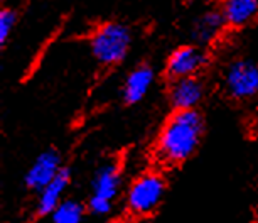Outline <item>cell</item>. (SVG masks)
I'll use <instances>...</instances> for the list:
<instances>
[{"instance_id":"cell-14","label":"cell","mask_w":258,"mask_h":223,"mask_svg":"<svg viewBox=\"0 0 258 223\" xmlns=\"http://www.w3.org/2000/svg\"><path fill=\"white\" fill-rule=\"evenodd\" d=\"M16 21H17V16L16 12L11 11V9H4L0 12V44H6L7 39L11 37V32L14 31L16 27Z\"/></svg>"},{"instance_id":"cell-12","label":"cell","mask_w":258,"mask_h":223,"mask_svg":"<svg viewBox=\"0 0 258 223\" xmlns=\"http://www.w3.org/2000/svg\"><path fill=\"white\" fill-rule=\"evenodd\" d=\"M225 26H226V22L221 12L209 11L206 14H203V16L194 22L192 37L199 44H208V42H211L213 39H216V37L220 36Z\"/></svg>"},{"instance_id":"cell-6","label":"cell","mask_w":258,"mask_h":223,"mask_svg":"<svg viewBox=\"0 0 258 223\" xmlns=\"http://www.w3.org/2000/svg\"><path fill=\"white\" fill-rule=\"evenodd\" d=\"M206 65V54L199 46H181L170 52L167 60V75L172 80L198 76Z\"/></svg>"},{"instance_id":"cell-9","label":"cell","mask_w":258,"mask_h":223,"mask_svg":"<svg viewBox=\"0 0 258 223\" xmlns=\"http://www.w3.org/2000/svg\"><path fill=\"white\" fill-rule=\"evenodd\" d=\"M70 179H71L70 171L62 168L59 174L47 184L44 190L39 191V200H37V215L39 216L51 215V213L56 210L57 205H59L62 200V195H64L68 184H70Z\"/></svg>"},{"instance_id":"cell-2","label":"cell","mask_w":258,"mask_h":223,"mask_svg":"<svg viewBox=\"0 0 258 223\" xmlns=\"http://www.w3.org/2000/svg\"><path fill=\"white\" fill-rule=\"evenodd\" d=\"M130 44H132V34L128 27L120 22L101 24L90 37L91 52L105 66H113L123 61Z\"/></svg>"},{"instance_id":"cell-7","label":"cell","mask_w":258,"mask_h":223,"mask_svg":"<svg viewBox=\"0 0 258 223\" xmlns=\"http://www.w3.org/2000/svg\"><path fill=\"white\" fill-rule=\"evenodd\" d=\"M61 157L56 151H44L39 154L26 174V184L34 191H42L61 171Z\"/></svg>"},{"instance_id":"cell-8","label":"cell","mask_w":258,"mask_h":223,"mask_svg":"<svg viewBox=\"0 0 258 223\" xmlns=\"http://www.w3.org/2000/svg\"><path fill=\"white\" fill-rule=\"evenodd\" d=\"M204 98V83L198 76L172 80L169 88V100L174 110H196Z\"/></svg>"},{"instance_id":"cell-4","label":"cell","mask_w":258,"mask_h":223,"mask_svg":"<svg viewBox=\"0 0 258 223\" xmlns=\"http://www.w3.org/2000/svg\"><path fill=\"white\" fill-rule=\"evenodd\" d=\"M120 191V168L115 161L103 164L93 178L91 184L90 210L95 215H106L111 210L113 200Z\"/></svg>"},{"instance_id":"cell-5","label":"cell","mask_w":258,"mask_h":223,"mask_svg":"<svg viewBox=\"0 0 258 223\" xmlns=\"http://www.w3.org/2000/svg\"><path fill=\"white\" fill-rule=\"evenodd\" d=\"M225 88L235 100L258 96V65L250 60H235L225 70Z\"/></svg>"},{"instance_id":"cell-3","label":"cell","mask_w":258,"mask_h":223,"mask_svg":"<svg viewBox=\"0 0 258 223\" xmlns=\"http://www.w3.org/2000/svg\"><path fill=\"white\" fill-rule=\"evenodd\" d=\"M165 191V179L157 171H145L134 179L126 191V208L135 216H147L157 210Z\"/></svg>"},{"instance_id":"cell-1","label":"cell","mask_w":258,"mask_h":223,"mask_svg":"<svg viewBox=\"0 0 258 223\" xmlns=\"http://www.w3.org/2000/svg\"><path fill=\"white\" fill-rule=\"evenodd\" d=\"M203 117L198 110H176L165 120L155 140V157L176 166L196 152L203 137Z\"/></svg>"},{"instance_id":"cell-13","label":"cell","mask_w":258,"mask_h":223,"mask_svg":"<svg viewBox=\"0 0 258 223\" xmlns=\"http://www.w3.org/2000/svg\"><path fill=\"white\" fill-rule=\"evenodd\" d=\"M85 210L83 205L75 200L61 201L54 211L51 213L52 223H81Z\"/></svg>"},{"instance_id":"cell-10","label":"cell","mask_w":258,"mask_h":223,"mask_svg":"<svg viewBox=\"0 0 258 223\" xmlns=\"http://www.w3.org/2000/svg\"><path fill=\"white\" fill-rule=\"evenodd\" d=\"M154 83V70L149 65H140L128 73L123 85V100L128 105L137 103L147 95L150 85Z\"/></svg>"},{"instance_id":"cell-11","label":"cell","mask_w":258,"mask_h":223,"mask_svg":"<svg viewBox=\"0 0 258 223\" xmlns=\"http://www.w3.org/2000/svg\"><path fill=\"white\" fill-rule=\"evenodd\" d=\"M221 14L226 26L233 29L245 27L258 16V0H225Z\"/></svg>"},{"instance_id":"cell-15","label":"cell","mask_w":258,"mask_h":223,"mask_svg":"<svg viewBox=\"0 0 258 223\" xmlns=\"http://www.w3.org/2000/svg\"><path fill=\"white\" fill-rule=\"evenodd\" d=\"M120 223H128V221H120Z\"/></svg>"}]
</instances>
